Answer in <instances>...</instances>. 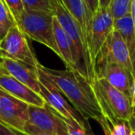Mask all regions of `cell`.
<instances>
[{
  "mask_svg": "<svg viewBox=\"0 0 135 135\" xmlns=\"http://www.w3.org/2000/svg\"><path fill=\"white\" fill-rule=\"evenodd\" d=\"M61 1L68 10V12L73 16V18L79 24L87 41L90 22L94 15L87 8L85 1L84 0H61Z\"/></svg>",
  "mask_w": 135,
  "mask_h": 135,
  "instance_id": "13",
  "label": "cell"
},
{
  "mask_svg": "<svg viewBox=\"0 0 135 135\" xmlns=\"http://www.w3.org/2000/svg\"><path fill=\"white\" fill-rule=\"evenodd\" d=\"M112 0H99V7H105V8H108L111 4Z\"/></svg>",
  "mask_w": 135,
  "mask_h": 135,
  "instance_id": "26",
  "label": "cell"
},
{
  "mask_svg": "<svg viewBox=\"0 0 135 135\" xmlns=\"http://www.w3.org/2000/svg\"><path fill=\"white\" fill-rule=\"evenodd\" d=\"M68 135L65 122L51 107L28 106V121L25 128V135L39 133Z\"/></svg>",
  "mask_w": 135,
  "mask_h": 135,
  "instance_id": "4",
  "label": "cell"
},
{
  "mask_svg": "<svg viewBox=\"0 0 135 135\" xmlns=\"http://www.w3.org/2000/svg\"><path fill=\"white\" fill-rule=\"evenodd\" d=\"M102 62H115L120 64L134 75L133 65L128 48L121 35L115 30L108 36L104 46L98 54L95 60L94 66L95 64Z\"/></svg>",
  "mask_w": 135,
  "mask_h": 135,
  "instance_id": "9",
  "label": "cell"
},
{
  "mask_svg": "<svg viewBox=\"0 0 135 135\" xmlns=\"http://www.w3.org/2000/svg\"><path fill=\"white\" fill-rule=\"evenodd\" d=\"M0 88L28 105L37 107H44L46 105L41 96L9 75L3 67V64L0 67Z\"/></svg>",
  "mask_w": 135,
  "mask_h": 135,
  "instance_id": "11",
  "label": "cell"
},
{
  "mask_svg": "<svg viewBox=\"0 0 135 135\" xmlns=\"http://www.w3.org/2000/svg\"><path fill=\"white\" fill-rule=\"evenodd\" d=\"M37 135H54V134H50V133H39V134H37Z\"/></svg>",
  "mask_w": 135,
  "mask_h": 135,
  "instance_id": "29",
  "label": "cell"
},
{
  "mask_svg": "<svg viewBox=\"0 0 135 135\" xmlns=\"http://www.w3.org/2000/svg\"><path fill=\"white\" fill-rule=\"evenodd\" d=\"M131 16H132V22H133L134 30H135V0H132V10H131Z\"/></svg>",
  "mask_w": 135,
  "mask_h": 135,
  "instance_id": "27",
  "label": "cell"
},
{
  "mask_svg": "<svg viewBox=\"0 0 135 135\" xmlns=\"http://www.w3.org/2000/svg\"><path fill=\"white\" fill-rule=\"evenodd\" d=\"M18 132H15L14 130L0 122V135H18Z\"/></svg>",
  "mask_w": 135,
  "mask_h": 135,
  "instance_id": "23",
  "label": "cell"
},
{
  "mask_svg": "<svg viewBox=\"0 0 135 135\" xmlns=\"http://www.w3.org/2000/svg\"><path fill=\"white\" fill-rule=\"evenodd\" d=\"M2 1L4 2V4L7 7L9 12L11 13L13 18H14L17 23L20 20L22 14L26 10L25 7H24L23 1L22 0H2Z\"/></svg>",
  "mask_w": 135,
  "mask_h": 135,
  "instance_id": "20",
  "label": "cell"
},
{
  "mask_svg": "<svg viewBox=\"0 0 135 135\" xmlns=\"http://www.w3.org/2000/svg\"><path fill=\"white\" fill-rule=\"evenodd\" d=\"M39 67L85 120L92 119L97 121L103 117L92 85L78 72L72 69L54 70L44 67L41 64Z\"/></svg>",
  "mask_w": 135,
  "mask_h": 135,
  "instance_id": "1",
  "label": "cell"
},
{
  "mask_svg": "<svg viewBox=\"0 0 135 135\" xmlns=\"http://www.w3.org/2000/svg\"><path fill=\"white\" fill-rule=\"evenodd\" d=\"M39 80L41 83V96L45 100L46 104L52 108L57 114L68 120H73L78 123L84 129L89 131L86 121L80 113L70 106L64 96L61 93L58 87L48 77V75L37 66Z\"/></svg>",
  "mask_w": 135,
  "mask_h": 135,
  "instance_id": "5",
  "label": "cell"
},
{
  "mask_svg": "<svg viewBox=\"0 0 135 135\" xmlns=\"http://www.w3.org/2000/svg\"><path fill=\"white\" fill-rule=\"evenodd\" d=\"M4 60H5V58H3V57H1V56H0V67H1V66H2V64H3Z\"/></svg>",
  "mask_w": 135,
  "mask_h": 135,
  "instance_id": "28",
  "label": "cell"
},
{
  "mask_svg": "<svg viewBox=\"0 0 135 135\" xmlns=\"http://www.w3.org/2000/svg\"><path fill=\"white\" fill-rule=\"evenodd\" d=\"M28 106L0 88V122L22 135L28 121Z\"/></svg>",
  "mask_w": 135,
  "mask_h": 135,
  "instance_id": "6",
  "label": "cell"
},
{
  "mask_svg": "<svg viewBox=\"0 0 135 135\" xmlns=\"http://www.w3.org/2000/svg\"><path fill=\"white\" fill-rule=\"evenodd\" d=\"M3 67L9 75L41 96V83L37 67L9 58H5Z\"/></svg>",
  "mask_w": 135,
  "mask_h": 135,
  "instance_id": "12",
  "label": "cell"
},
{
  "mask_svg": "<svg viewBox=\"0 0 135 135\" xmlns=\"http://www.w3.org/2000/svg\"><path fill=\"white\" fill-rule=\"evenodd\" d=\"M97 122L99 124L104 135H132V133L128 121L111 122L103 116Z\"/></svg>",
  "mask_w": 135,
  "mask_h": 135,
  "instance_id": "16",
  "label": "cell"
},
{
  "mask_svg": "<svg viewBox=\"0 0 135 135\" xmlns=\"http://www.w3.org/2000/svg\"><path fill=\"white\" fill-rule=\"evenodd\" d=\"M114 20L109 8L99 7L92 18L87 37L89 54L94 62L98 54L104 46L108 36L114 30Z\"/></svg>",
  "mask_w": 135,
  "mask_h": 135,
  "instance_id": "7",
  "label": "cell"
},
{
  "mask_svg": "<svg viewBox=\"0 0 135 135\" xmlns=\"http://www.w3.org/2000/svg\"><path fill=\"white\" fill-rule=\"evenodd\" d=\"M0 47L6 52L7 58L24 62L33 67H37L40 64L28 43L27 36L18 25L10 28L5 39L0 41Z\"/></svg>",
  "mask_w": 135,
  "mask_h": 135,
  "instance_id": "8",
  "label": "cell"
},
{
  "mask_svg": "<svg viewBox=\"0 0 135 135\" xmlns=\"http://www.w3.org/2000/svg\"><path fill=\"white\" fill-rule=\"evenodd\" d=\"M17 25L27 37L50 48L60 57L54 31V14L25 10Z\"/></svg>",
  "mask_w": 135,
  "mask_h": 135,
  "instance_id": "3",
  "label": "cell"
},
{
  "mask_svg": "<svg viewBox=\"0 0 135 135\" xmlns=\"http://www.w3.org/2000/svg\"><path fill=\"white\" fill-rule=\"evenodd\" d=\"M54 31L55 41L57 47L60 52V58L64 61L67 69L75 70L74 67L73 57H72V50H73V43L70 40L69 36L62 28L61 24L59 23L56 17L54 16Z\"/></svg>",
  "mask_w": 135,
  "mask_h": 135,
  "instance_id": "14",
  "label": "cell"
},
{
  "mask_svg": "<svg viewBox=\"0 0 135 135\" xmlns=\"http://www.w3.org/2000/svg\"><path fill=\"white\" fill-rule=\"evenodd\" d=\"M84 1L86 5L87 8L93 15L99 8V0H84Z\"/></svg>",
  "mask_w": 135,
  "mask_h": 135,
  "instance_id": "22",
  "label": "cell"
},
{
  "mask_svg": "<svg viewBox=\"0 0 135 135\" xmlns=\"http://www.w3.org/2000/svg\"><path fill=\"white\" fill-rule=\"evenodd\" d=\"M132 0H112L109 10L114 20H119L131 14Z\"/></svg>",
  "mask_w": 135,
  "mask_h": 135,
  "instance_id": "18",
  "label": "cell"
},
{
  "mask_svg": "<svg viewBox=\"0 0 135 135\" xmlns=\"http://www.w3.org/2000/svg\"><path fill=\"white\" fill-rule=\"evenodd\" d=\"M103 116L111 122L129 121L132 113L131 98L108 81L96 78L91 83Z\"/></svg>",
  "mask_w": 135,
  "mask_h": 135,
  "instance_id": "2",
  "label": "cell"
},
{
  "mask_svg": "<svg viewBox=\"0 0 135 135\" xmlns=\"http://www.w3.org/2000/svg\"><path fill=\"white\" fill-rule=\"evenodd\" d=\"M65 122L68 130V135H92L90 133V131H87L80 126L77 122L73 120H68L64 118H62Z\"/></svg>",
  "mask_w": 135,
  "mask_h": 135,
  "instance_id": "21",
  "label": "cell"
},
{
  "mask_svg": "<svg viewBox=\"0 0 135 135\" xmlns=\"http://www.w3.org/2000/svg\"><path fill=\"white\" fill-rule=\"evenodd\" d=\"M132 135H135V132H132Z\"/></svg>",
  "mask_w": 135,
  "mask_h": 135,
  "instance_id": "30",
  "label": "cell"
},
{
  "mask_svg": "<svg viewBox=\"0 0 135 135\" xmlns=\"http://www.w3.org/2000/svg\"><path fill=\"white\" fill-rule=\"evenodd\" d=\"M26 10L42 11L46 13H52L50 0H22Z\"/></svg>",
  "mask_w": 135,
  "mask_h": 135,
  "instance_id": "19",
  "label": "cell"
},
{
  "mask_svg": "<svg viewBox=\"0 0 135 135\" xmlns=\"http://www.w3.org/2000/svg\"><path fill=\"white\" fill-rule=\"evenodd\" d=\"M114 30H117L120 34L127 48H128L132 65H133L135 78V30L131 14L119 18V20H115Z\"/></svg>",
  "mask_w": 135,
  "mask_h": 135,
  "instance_id": "15",
  "label": "cell"
},
{
  "mask_svg": "<svg viewBox=\"0 0 135 135\" xmlns=\"http://www.w3.org/2000/svg\"><path fill=\"white\" fill-rule=\"evenodd\" d=\"M94 69L96 78L105 79L111 85L131 98V88L134 81V75L128 69L115 62L97 64Z\"/></svg>",
  "mask_w": 135,
  "mask_h": 135,
  "instance_id": "10",
  "label": "cell"
},
{
  "mask_svg": "<svg viewBox=\"0 0 135 135\" xmlns=\"http://www.w3.org/2000/svg\"><path fill=\"white\" fill-rule=\"evenodd\" d=\"M131 101H132V107H135V78L131 88Z\"/></svg>",
  "mask_w": 135,
  "mask_h": 135,
  "instance_id": "25",
  "label": "cell"
},
{
  "mask_svg": "<svg viewBox=\"0 0 135 135\" xmlns=\"http://www.w3.org/2000/svg\"><path fill=\"white\" fill-rule=\"evenodd\" d=\"M17 25L11 13L6 7L4 2L0 0V41H2L10 28Z\"/></svg>",
  "mask_w": 135,
  "mask_h": 135,
  "instance_id": "17",
  "label": "cell"
},
{
  "mask_svg": "<svg viewBox=\"0 0 135 135\" xmlns=\"http://www.w3.org/2000/svg\"><path fill=\"white\" fill-rule=\"evenodd\" d=\"M128 122L132 132H135V107H132V113Z\"/></svg>",
  "mask_w": 135,
  "mask_h": 135,
  "instance_id": "24",
  "label": "cell"
}]
</instances>
